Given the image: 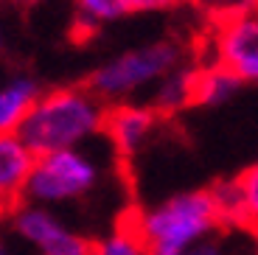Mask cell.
I'll return each mask as SVG.
<instances>
[{"mask_svg": "<svg viewBox=\"0 0 258 255\" xmlns=\"http://www.w3.org/2000/svg\"><path fill=\"white\" fill-rule=\"evenodd\" d=\"M107 112L110 104L93 93L90 84L53 87L37 98L17 132L37 157L62 149H79L104 135Z\"/></svg>", "mask_w": 258, "mask_h": 255, "instance_id": "obj_1", "label": "cell"}, {"mask_svg": "<svg viewBox=\"0 0 258 255\" xmlns=\"http://www.w3.org/2000/svg\"><path fill=\"white\" fill-rule=\"evenodd\" d=\"M132 222L146 241L149 255H182L194 244L205 241L216 236V230H222L211 188L171 194L143 208Z\"/></svg>", "mask_w": 258, "mask_h": 255, "instance_id": "obj_2", "label": "cell"}, {"mask_svg": "<svg viewBox=\"0 0 258 255\" xmlns=\"http://www.w3.org/2000/svg\"><path fill=\"white\" fill-rule=\"evenodd\" d=\"M182 65V48L174 39H155L110 56L90 73V90L107 104H123L155 90L163 76Z\"/></svg>", "mask_w": 258, "mask_h": 255, "instance_id": "obj_3", "label": "cell"}, {"mask_svg": "<svg viewBox=\"0 0 258 255\" xmlns=\"http://www.w3.org/2000/svg\"><path fill=\"white\" fill-rule=\"evenodd\" d=\"M101 179L104 163L87 146L39 154L34 163L31 179H28L26 199L45 205V208L73 205L79 199L90 197L101 185Z\"/></svg>", "mask_w": 258, "mask_h": 255, "instance_id": "obj_4", "label": "cell"}, {"mask_svg": "<svg viewBox=\"0 0 258 255\" xmlns=\"http://www.w3.org/2000/svg\"><path fill=\"white\" fill-rule=\"evenodd\" d=\"M6 224L34 255H90L93 241L82 230L71 227L56 208H45L37 202H23L9 208Z\"/></svg>", "mask_w": 258, "mask_h": 255, "instance_id": "obj_5", "label": "cell"}, {"mask_svg": "<svg viewBox=\"0 0 258 255\" xmlns=\"http://www.w3.org/2000/svg\"><path fill=\"white\" fill-rule=\"evenodd\" d=\"M213 62L244 84H258V9H233L213 34Z\"/></svg>", "mask_w": 258, "mask_h": 255, "instance_id": "obj_6", "label": "cell"}, {"mask_svg": "<svg viewBox=\"0 0 258 255\" xmlns=\"http://www.w3.org/2000/svg\"><path fill=\"white\" fill-rule=\"evenodd\" d=\"M157 123H160V115L152 104H141V101L110 104L107 123H104V138L110 141L112 152L118 157H135L155 138Z\"/></svg>", "mask_w": 258, "mask_h": 255, "instance_id": "obj_7", "label": "cell"}, {"mask_svg": "<svg viewBox=\"0 0 258 255\" xmlns=\"http://www.w3.org/2000/svg\"><path fill=\"white\" fill-rule=\"evenodd\" d=\"M37 154L20 132H0V205H17L26 199Z\"/></svg>", "mask_w": 258, "mask_h": 255, "instance_id": "obj_8", "label": "cell"}, {"mask_svg": "<svg viewBox=\"0 0 258 255\" xmlns=\"http://www.w3.org/2000/svg\"><path fill=\"white\" fill-rule=\"evenodd\" d=\"M39 96L42 87L31 73L9 76L0 84V132H17Z\"/></svg>", "mask_w": 258, "mask_h": 255, "instance_id": "obj_9", "label": "cell"}, {"mask_svg": "<svg viewBox=\"0 0 258 255\" xmlns=\"http://www.w3.org/2000/svg\"><path fill=\"white\" fill-rule=\"evenodd\" d=\"M244 82L233 71H227L225 65L211 62L197 68V79H194V107L216 109L230 104L233 98L241 93Z\"/></svg>", "mask_w": 258, "mask_h": 255, "instance_id": "obj_10", "label": "cell"}, {"mask_svg": "<svg viewBox=\"0 0 258 255\" xmlns=\"http://www.w3.org/2000/svg\"><path fill=\"white\" fill-rule=\"evenodd\" d=\"M194 79H197V68L180 65L155 84L149 104L157 109L160 118H171V115L194 107Z\"/></svg>", "mask_w": 258, "mask_h": 255, "instance_id": "obj_11", "label": "cell"}, {"mask_svg": "<svg viewBox=\"0 0 258 255\" xmlns=\"http://www.w3.org/2000/svg\"><path fill=\"white\" fill-rule=\"evenodd\" d=\"M213 197V208L219 216L222 230H250V216H247V197L241 177H219L208 185Z\"/></svg>", "mask_w": 258, "mask_h": 255, "instance_id": "obj_12", "label": "cell"}, {"mask_svg": "<svg viewBox=\"0 0 258 255\" xmlns=\"http://www.w3.org/2000/svg\"><path fill=\"white\" fill-rule=\"evenodd\" d=\"M76 6V23L73 34L76 37H93L101 26L118 23L129 17V0H73Z\"/></svg>", "mask_w": 258, "mask_h": 255, "instance_id": "obj_13", "label": "cell"}, {"mask_svg": "<svg viewBox=\"0 0 258 255\" xmlns=\"http://www.w3.org/2000/svg\"><path fill=\"white\" fill-rule=\"evenodd\" d=\"M90 255H149V247L143 241V236L138 233L135 222L126 219L118 227H112L110 233H104L93 241Z\"/></svg>", "mask_w": 258, "mask_h": 255, "instance_id": "obj_14", "label": "cell"}, {"mask_svg": "<svg viewBox=\"0 0 258 255\" xmlns=\"http://www.w3.org/2000/svg\"><path fill=\"white\" fill-rule=\"evenodd\" d=\"M241 185H244V197H247V216H250V230L258 233V160L252 166H247L239 174Z\"/></svg>", "mask_w": 258, "mask_h": 255, "instance_id": "obj_15", "label": "cell"}, {"mask_svg": "<svg viewBox=\"0 0 258 255\" xmlns=\"http://www.w3.org/2000/svg\"><path fill=\"white\" fill-rule=\"evenodd\" d=\"M177 0H129V12L132 14H152V12H166Z\"/></svg>", "mask_w": 258, "mask_h": 255, "instance_id": "obj_16", "label": "cell"}, {"mask_svg": "<svg viewBox=\"0 0 258 255\" xmlns=\"http://www.w3.org/2000/svg\"><path fill=\"white\" fill-rule=\"evenodd\" d=\"M182 255H227V249H225V244H222L216 236H211V238H205V241L194 244V247L185 249Z\"/></svg>", "mask_w": 258, "mask_h": 255, "instance_id": "obj_17", "label": "cell"}, {"mask_svg": "<svg viewBox=\"0 0 258 255\" xmlns=\"http://www.w3.org/2000/svg\"><path fill=\"white\" fill-rule=\"evenodd\" d=\"M20 244H23V241L14 236L12 230H9V233H0V255H20L17 252Z\"/></svg>", "mask_w": 258, "mask_h": 255, "instance_id": "obj_18", "label": "cell"}, {"mask_svg": "<svg viewBox=\"0 0 258 255\" xmlns=\"http://www.w3.org/2000/svg\"><path fill=\"white\" fill-rule=\"evenodd\" d=\"M255 255H258V236H255Z\"/></svg>", "mask_w": 258, "mask_h": 255, "instance_id": "obj_19", "label": "cell"}, {"mask_svg": "<svg viewBox=\"0 0 258 255\" xmlns=\"http://www.w3.org/2000/svg\"><path fill=\"white\" fill-rule=\"evenodd\" d=\"M20 3H34V0H20Z\"/></svg>", "mask_w": 258, "mask_h": 255, "instance_id": "obj_20", "label": "cell"}, {"mask_svg": "<svg viewBox=\"0 0 258 255\" xmlns=\"http://www.w3.org/2000/svg\"><path fill=\"white\" fill-rule=\"evenodd\" d=\"M0 45H3V31H0Z\"/></svg>", "mask_w": 258, "mask_h": 255, "instance_id": "obj_21", "label": "cell"}]
</instances>
